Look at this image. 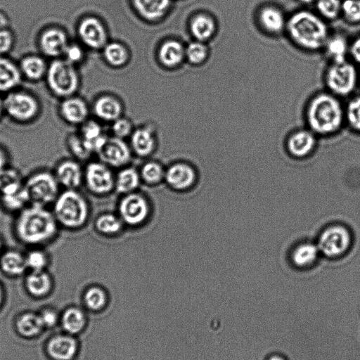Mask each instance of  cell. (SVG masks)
I'll use <instances>...</instances> for the list:
<instances>
[{"mask_svg":"<svg viewBox=\"0 0 360 360\" xmlns=\"http://www.w3.org/2000/svg\"><path fill=\"white\" fill-rule=\"evenodd\" d=\"M7 25V18L2 13L0 12V30H3Z\"/></svg>","mask_w":360,"mask_h":360,"instance_id":"cell-54","label":"cell"},{"mask_svg":"<svg viewBox=\"0 0 360 360\" xmlns=\"http://www.w3.org/2000/svg\"><path fill=\"white\" fill-rule=\"evenodd\" d=\"M349 41L340 32L330 33L323 51L330 63H340L347 60Z\"/></svg>","mask_w":360,"mask_h":360,"instance_id":"cell-23","label":"cell"},{"mask_svg":"<svg viewBox=\"0 0 360 360\" xmlns=\"http://www.w3.org/2000/svg\"><path fill=\"white\" fill-rule=\"evenodd\" d=\"M115 174L101 160L91 161L84 168V184L93 195L104 196L115 191Z\"/></svg>","mask_w":360,"mask_h":360,"instance_id":"cell-9","label":"cell"},{"mask_svg":"<svg viewBox=\"0 0 360 360\" xmlns=\"http://www.w3.org/2000/svg\"><path fill=\"white\" fill-rule=\"evenodd\" d=\"M307 127L316 135H332L345 124V105L341 98L328 91L314 94L304 108Z\"/></svg>","mask_w":360,"mask_h":360,"instance_id":"cell-2","label":"cell"},{"mask_svg":"<svg viewBox=\"0 0 360 360\" xmlns=\"http://www.w3.org/2000/svg\"><path fill=\"white\" fill-rule=\"evenodd\" d=\"M189 29L194 40L207 43L215 36L217 24L209 14L199 13L191 20Z\"/></svg>","mask_w":360,"mask_h":360,"instance_id":"cell-21","label":"cell"},{"mask_svg":"<svg viewBox=\"0 0 360 360\" xmlns=\"http://www.w3.org/2000/svg\"><path fill=\"white\" fill-rule=\"evenodd\" d=\"M62 323L64 329L70 333H79L85 324L83 313L77 308H70L63 314Z\"/></svg>","mask_w":360,"mask_h":360,"instance_id":"cell-41","label":"cell"},{"mask_svg":"<svg viewBox=\"0 0 360 360\" xmlns=\"http://www.w3.org/2000/svg\"><path fill=\"white\" fill-rule=\"evenodd\" d=\"M60 226L50 207L29 205L15 214L13 235L28 247H44L58 236Z\"/></svg>","mask_w":360,"mask_h":360,"instance_id":"cell-1","label":"cell"},{"mask_svg":"<svg viewBox=\"0 0 360 360\" xmlns=\"http://www.w3.org/2000/svg\"><path fill=\"white\" fill-rule=\"evenodd\" d=\"M349 56L353 63L360 65V35L349 41Z\"/></svg>","mask_w":360,"mask_h":360,"instance_id":"cell-50","label":"cell"},{"mask_svg":"<svg viewBox=\"0 0 360 360\" xmlns=\"http://www.w3.org/2000/svg\"><path fill=\"white\" fill-rule=\"evenodd\" d=\"M18 68L10 60L0 58V91H8L20 81Z\"/></svg>","mask_w":360,"mask_h":360,"instance_id":"cell-35","label":"cell"},{"mask_svg":"<svg viewBox=\"0 0 360 360\" xmlns=\"http://www.w3.org/2000/svg\"><path fill=\"white\" fill-rule=\"evenodd\" d=\"M0 270L9 276L24 274L27 271L25 252L15 248H5L0 256Z\"/></svg>","mask_w":360,"mask_h":360,"instance_id":"cell-19","label":"cell"},{"mask_svg":"<svg viewBox=\"0 0 360 360\" xmlns=\"http://www.w3.org/2000/svg\"><path fill=\"white\" fill-rule=\"evenodd\" d=\"M29 205L30 200L24 184L14 191L0 195V206L8 213L15 215Z\"/></svg>","mask_w":360,"mask_h":360,"instance_id":"cell-32","label":"cell"},{"mask_svg":"<svg viewBox=\"0 0 360 360\" xmlns=\"http://www.w3.org/2000/svg\"><path fill=\"white\" fill-rule=\"evenodd\" d=\"M30 205L51 207L61 189L53 171L36 170L24 179Z\"/></svg>","mask_w":360,"mask_h":360,"instance_id":"cell-5","label":"cell"},{"mask_svg":"<svg viewBox=\"0 0 360 360\" xmlns=\"http://www.w3.org/2000/svg\"><path fill=\"white\" fill-rule=\"evenodd\" d=\"M68 146L73 158L79 161L88 159L92 154L79 134L70 136L68 139Z\"/></svg>","mask_w":360,"mask_h":360,"instance_id":"cell-45","label":"cell"},{"mask_svg":"<svg viewBox=\"0 0 360 360\" xmlns=\"http://www.w3.org/2000/svg\"><path fill=\"white\" fill-rule=\"evenodd\" d=\"M63 117L70 123L83 124L87 120L89 108L86 103L78 97H68L60 105Z\"/></svg>","mask_w":360,"mask_h":360,"instance_id":"cell-25","label":"cell"},{"mask_svg":"<svg viewBox=\"0 0 360 360\" xmlns=\"http://www.w3.org/2000/svg\"><path fill=\"white\" fill-rule=\"evenodd\" d=\"M254 20L257 27L266 36L274 37L285 34L288 16L276 6L266 5L261 7Z\"/></svg>","mask_w":360,"mask_h":360,"instance_id":"cell-11","label":"cell"},{"mask_svg":"<svg viewBox=\"0 0 360 360\" xmlns=\"http://www.w3.org/2000/svg\"><path fill=\"white\" fill-rule=\"evenodd\" d=\"M79 134L92 153H97L108 138L100 124L95 121L86 120L83 123Z\"/></svg>","mask_w":360,"mask_h":360,"instance_id":"cell-28","label":"cell"},{"mask_svg":"<svg viewBox=\"0 0 360 360\" xmlns=\"http://www.w3.org/2000/svg\"><path fill=\"white\" fill-rule=\"evenodd\" d=\"M23 73L29 78L37 79L41 78L46 71L44 61L37 56H28L21 63Z\"/></svg>","mask_w":360,"mask_h":360,"instance_id":"cell-44","label":"cell"},{"mask_svg":"<svg viewBox=\"0 0 360 360\" xmlns=\"http://www.w3.org/2000/svg\"><path fill=\"white\" fill-rule=\"evenodd\" d=\"M105 62L114 68H120L129 60V53L127 47L118 41H108L102 49Z\"/></svg>","mask_w":360,"mask_h":360,"instance_id":"cell-33","label":"cell"},{"mask_svg":"<svg viewBox=\"0 0 360 360\" xmlns=\"http://www.w3.org/2000/svg\"><path fill=\"white\" fill-rule=\"evenodd\" d=\"M84 300L91 309L97 310L103 307L106 297L104 291L98 287H91L85 293Z\"/></svg>","mask_w":360,"mask_h":360,"instance_id":"cell-48","label":"cell"},{"mask_svg":"<svg viewBox=\"0 0 360 360\" xmlns=\"http://www.w3.org/2000/svg\"><path fill=\"white\" fill-rule=\"evenodd\" d=\"M43 326L40 316L32 313L22 315L17 322L18 331L25 337L37 335L41 332Z\"/></svg>","mask_w":360,"mask_h":360,"instance_id":"cell-39","label":"cell"},{"mask_svg":"<svg viewBox=\"0 0 360 360\" xmlns=\"http://www.w3.org/2000/svg\"><path fill=\"white\" fill-rule=\"evenodd\" d=\"M9 155L6 150L0 147V171L9 166Z\"/></svg>","mask_w":360,"mask_h":360,"instance_id":"cell-53","label":"cell"},{"mask_svg":"<svg viewBox=\"0 0 360 360\" xmlns=\"http://www.w3.org/2000/svg\"><path fill=\"white\" fill-rule=\"evenodd\" d=\"M64 54L66 57V60L72 65L79 62L84 56L82 49L77 44L68 45Z\"/></svg>","mask_w":360,"mask_h":360,"instance_id":"cell-49","label":"cell"},{"mask_svg":"<svg viewBox=\"0 0 360 360\" xmlns=\"http://www.w3.org/2000/svg\"><path fill=\"white\" fill-rule=\"evenodd\" d=\"M350 236L342 226H333L325 230L321 235L318 248L328 257H335L343 253L349 247Z\"/></svg>","mask_w":360,"mask_h":360,"instance_id":"cell-15","label":"cell"},{"mask_svg":"<svg viewBox=\"0 0 360 360\" xmlns=\"http://www.w3.org/2000/svg\"><path fill=\"white\" fill-rule=\"evenodd\" d=\"M25 257L27 270L30 271L46 270L51 263L50 255L44 247L28 248Z\"/></svg>","mask_w":360,"mask_h":360,"instance_id":"cell-36","label":"cell"},{"mask_svg":"<svg viewBox=\"0 0 360 360\" xmlns=\"http://www.w3.org/2000/svg\"><path fill=\"white\" fill-rule=\"evenodd\" d=\"M316 1V0H299L302 4H311V2Z\"/></svg>","mask_w":360,"mask_h":360,"instance_id":"cell-56","label":"cell"},{"mask_svg":"<svg viewBox=\"0 0 360 360\" xmlns=\"http://www.w3.org/2000/svg\"><path fill=\"white\" fill-rule=\"evenodd\" d=\"M25 285L35 297L46 295L52 288V278L46 270L30 271L25 278Z\"/></svg>","mask_w":360,"mask_h":360,"instance_id":"cell-30","label":"cell"},{"mask_svg":"<svg viewBox=\"0 0 360 360\" xmlns=\"http://www.w3.org/2000/svg\"><path fill=\"white\" fill-rule=\"evenodd\" d=\"M358 80V71L355 65L347 60L330 63L323 73L326 90L341 99L353 94Z\"/></svg>","mask_w":360,"mask_h":360,"instance_id":"cell-6","label":"cell"},{"mask_svg":"<svg viewBox=\"0 0 360 360\" xmlns=\"http://www.w3.org/2000/svg\"><path fill=\"white\" fill-rule=\"evenodd\" d=\"M134 128L132 122L127 118L121 116L118 119L111 122V132L112 136L124 139L130 137Z\"/></svg>","mask_w":360,"mask_h":360,"instance_id":"cell-47","label":"cell"},{"mask_svg":"<svg viewBox=\"0 0 360 360\" xmlns=\"http://www.w3.org/2000/svg\"><path fill=\"white\" fill-rule=\"evenodd\" d=\"M44 326H52L57 321V316L55 312L46 310L40 316Z\"/></svg>","mask_w":360,"mask_h":360,"instance_id":"cell-52","label":"cell"},{"mask_svg":"<svg viewBox=\"0 0 360 360\" xmlns=\"http://www.w3.org/2000/svg\"><path fill=\"white\" fill-rule=\"evenodd\" d=\"M1 300H2V289H1V286L0 285V304H1Z\"/></svg>","mask_w":360,"mask_h":360,"instance_id":"cell-58","label":"cell"},{"mask_svg":"<svg viewBox=\"0 0 360 360\" xmlns=\"http://www.w3.org/2000/svg\"><path fill=\"white\" fill-rule=\"evenodd\" d=\"M158 145L157 133L150 124H144L134 129L130 136V148L133 154L142 158L151 155Z\"/></svg>","mask_w":360,"mask_h":360,"instance_id":"cell-17","label":"cell"},{"mask_svg":"<svg viewBox=\"0 0 360 360\" xmlns=\"http://www.w3.org/2000/svg\"><path fill=\"white\" fill-rule=\"evenodd\" d=\"M137 13L148 21L159 20L168 12L171 0H133Z\"/></svg>","mask_w":360,"mask_h":360,"instance_id":"cell-24","label":"cell"},{"mask_svg":"<svg viewBox=\"0 0 360 360\" xmlns=\"http://www.w3.org/2000/svg\"><path fill=\"white\" fill-rule=\"evenodd\" d=\"M68 45L67 37L60 30H48L41 34L40 38L41 49L49 56H58L64 53Z\"/></svg>","mask_w":360,"mask_h":360,"instance_id":"cell-27","label":"cell"},{"mask_svg":"<svg viewBox=\"0 0 360 360\" xmlns=\"http://www.w3.org/2000/svg\"><path fill=\"white\" fill-rule=\"evenodd\" d=\"M316 13L326 22H333L341 17L340 0H316Z\"/></svg>","mask_w":360,"mask_h":360,"instance_id":"cell-40","label":"cell"},{"mask_svg":"<svg viewBox=\"0 0 360 360\" xmlns=\"http://www.w3.org/2000/svg\"><path fill=\"white\" fill-rule=\"evenodd\" d=\"M94 226L98 233L106 237L119 235L125 226L118 214L111 212H104L96 217Z\"/></svg>","mask_w":360,"mask_h":360,"instance_id":"cell-31","label":"cell"},{"mask_svg":"<svg viewBox=\"0 0 360 360\" xmlns=\"http://www.w3.org/2000/svg\"><path fill=\"white\" fill-rule=\"evenodd\" d=\"M139 171L142 183L148 186H155L164 182L165 167L156 160H148Z\"/></svg>","mask_w":360,"mask_h":360,"instance_id":"cell-34","label":"cell"},{"mask_svg":"<svg viewBox=\"0 0 360 360\" xmlns=\"http://www.w3.org/2000/svg\"><path fill=\"white\" fill-rule=\"evenodd\" d=\"M3 107H4L3 103H2L1 100L0 99V114H1Z\"/></svg>","mask_w":360,"mask_h":360,"instance_id":"cell-59","label":"cell"},{"mask_svg":"<svg viewBox=\"0 0 360 360\" xmlns=\"http://www.w3.org/2000/svg\"><path fill=\"white\" fill-rule=\"evenodd\" d=\"M151 205L143 193L135 191L121 196L117 214L127 226L136 228L145 224L150 217Z\"/></svg>","mask_w":360,"mask_h":360,"instance_id":"cell-7","label":"cell"},{"mask_svg":"<svg viewBox=\"0 0 360 360\" xmlns=\"http://www.w3.org/2000/svg\"><path fill=\"white\" fill-rule=\"evenodd\" d=\"M269 360H284V359H282L281 357L274 356H272L271 358H270Z\"/></svg>","mask_w":360,"mask_h":360,"instance_id":"cell-57","label":"cell"},{"mask_svg":"<svg viewBox=\"0 0 360 360\" xmlns=\"http://www.w3.org/2000/svg\"><path fill=\"white\" fill-rule=\"evenodd\" d=\"M130 146L124 139L115 136L108 137L97 153L99 159L111 168L127 166L132 157Z\"/></svg>","mask_w":360,"mask_h":360,"instance_id":"cell-12","label":"cell"},{"mask_svg":"<svg viewBox=\"0 0 360 360\" xmlns=\"http://www.w3.org/2000/svg\"><path fill=\"white\" fill-rule=\"evenodd\" d=\"M60 226L68 231L84 228L90 217V205L79 189H62L51 206Z\"/></svg>","mask_w":360,"mask_h":360,"instance_id":"cell-4","label":"cell"},{"mask_svg":"<svg viewBox=\"0 0 360 360\" xmlns=\"http://www.w3.org/2000/svg\"><path fill=\"white\" fill-rule=\"evenodd\" d=\"M345 124L360 132V95L351 98L345 105Z\"/></svg>","mask_w":360,"mask_h":360,"instance_id":"cell-43","label":"cell"},{"mask_svg":"<svg viewBox=\"0 0 360 360\" xmlns=\"http://www.w3.org/2000/svg\"><path fill=\"white\" fill-rule=\"evenodd\" d=\"M198 179L195 168L185 161H177L165 167L164 182L172 191L186 192L192 189Z\"/></svg>","mask_w":360,"mask_h":360,"instance_id":"cell-10","label":"cell"},{"mask_svg":"<svg viewBox=\"0 0 360 360\" xmlns=\"http://www.w3.org/2000/svg\"><path fill=\"white\" fill-rule=\"evenodd\" d=\"M316 144V134L309 129H298L290 134L287 141L289 152L295 156L309 154Z\"/></svg>","mask_w":360,"mask_h":360,"instance_id":"cell-18","label":"cell"},{"mask_svg":"<svg viewBox=\"0 0 360 360\" xmlns=\"http://www.w3.org/2000/svg\"><path fill=\"white\" fill-rule=\"evenodd\" d=\"M76 350L75 340L65 335L53 338L47 345L49 355L56 360H70L75 354Z\"/></svg>","mask_w":360,"mask_h":360,"instance_id":"cell-29","label":"cell"},{"mask_svg":"<svg viewBox=\"0 0 360 360\" xmlns=\"http://www.w3.org/2000/svg\"><path fill=\"white\" fill-rule=\"evenodd\" d=\"M3 105L11 117L20 121L32 119L38 110L36 100L22 92L9 94L3 102Z\"/></svg>","mask_w":360,"mask_h":360,"instance_id":"cell-16","label":"cell"},{"mask_svg":"<svg viewBox=\"0 0 360 360\" xmlns=\"http://www.w3.org/2000/svg\"><path fill=\"white\" fill-rule=\"evenodd\" d=\"M160 63L166 68L179 65L185 59V46L176 39H169L161 44L158 51Z\"/></svg>","mask_w":360,"mask_h":360,"instance_id":"cell-22","label":"cell"},{"mask_svg":"<svg viewBox=\"0 0 360 360\" xmlns=\"http://www.w3.org/2000/svg\"><path fill=\"white\" fill-rule=\"evenodd\" d=\"M4 250H5V248H4V239L2 238V237L0 235V256Z\"/></svg>","mask_w":360,"mask_h":360,"instance_id":"cell-55","label":"cell"},{"mask_svg":"<svg viewBox=\"0 0 360 360\" xmlns=\"http://www.w3.org/2000/svg\"><path fill=\"white\" fill-rule=\"evenodd\" d=\"M319 248L315 245L306 243L297 247L292 254V259L297 266H304L313 263L317 258Z\"/></svg>","mask_w":360,"mask_h":360,"instance_id":"cell-42","label":"cell"},{"mask_svg":"<svg viewBox=\"0 0 360 360\" xmlns=\"http://www.w3.org/2000/svg\"><path fill=\"white\" fill-rule=\"evenodd\" d=\"M13 44V37L10 32L0 30V54L7 52Z\"/></svg>","mask_w":360,"mask_h":360,"instance_id":"cell-51","label":"cell"},{"mask_svg":"<svg viewBox=\"0 0 360 360\" xmlns=\"http://www.w3.org/2000/svg\"><path fill=\"white\" fill-rule=\"evenodd\" d=\"M78 34L83 44L91 49H102L108 42L107 30L96 17L84 18L78 26Z\"/></svg>","mask_w":360,"mask_h":360,"instance_id":"cell-13","label":"cell"},{"mask_svg":"<svg viewBox=\"0 0 360 360\" xmlns=\"http://www.w3.org/2000/svg\"><path fill=\"white\" fill-rule=\"evenodd\" d=\"M53 172L62 189H79L84 183V168L75 158L60 160Z\"/></svg>","mask_w":360,"mask_h":360,"instance_id":"cell-14","label":"cell"},{"mask_svg":"<svg viewBox=\"0 0 360 360\" xmlns=\"http://www.w3.org/2000/svg\"><path fill=\"white\" fill-rule=\"evenodd\" d=\"M141 183L139 171L127 165L115 174V191L121 195L133 193L137 191Z\"/></svg>","mask_w":360,"mask_h":360,"instance_id":"cell-26","label":"cell"},{"mask_svg":"<svg viewBox=\"0 0 360 360\" xmlns=\"http://www.w3.org/2000/svg\"><path fill=\"white\" fill-rule=\"evenodd\" d=\"M94 112L103 122H112L122 115L123 107L118 98L111 95H103L94 102Z\"/></svg>","mask_w":360,"mask_h":360,"instance_id":"cell-20","label":"cell"},{"mask_svg":"<svg viewBox=\"0 0 360 360\" xmlns=\"http://www.w3.org/2000/svg\"><path fill=\"white\" fill-rule=\"evenodd\" d=\"M47 80L51 89L64 97L72 96L79 84L74 65L66 60H55L50 65L47 70Z\"/></svg>","mask_w":360,"mask_h":360,"instance_id":"cell-8","label":"cell"},{"mask_svg":"<svg viewBox=\"0 0 360 360\" xmlns=\"http://www.w3.org/2000/svg\"><path fill=\"white\" fill-rule=\"evenodd\" d=\"M21 173L10 165L0 171V195L14 191L23 186Z\"/></svg>","mask_w":360,"mask_h":360,"instance_id":"cell-37","label":"cell"},{"mask_svg":"<svg viewBox=\"0 0 360 360\" xmlns=\"http://www.w3.org/2000/svg\"><path fill=\"white\" fill-rule=\"evenodd\" d=\"M330 33L328 22L317 13L299 10L288 16L284 34L300 50L315 53L323 50Z\"/></svg>","mask_w":360,"mask_h":360,"instance_id":"cell-3","label":"cell"},{"mask_svg":"<svg viewBox=\"0 0 360 360\" xmlns=\"http://www.w3.org/2000/svg\"><path fill=\"white\" fill-rule=\"evenodd\" d=\"M341 17L349 24L360 23V0L342 1Z\"/></svg>","mask_w":360,"mask_h":360,"instance_id":"cell-46","label":"cell"},{"mask_svg":"<svg viewBox=\"0 0 360 360\" xmlns=\"http://www.w3.org/2000/svg\"><path fill=\"white\" fill-rule=\"evenodd\" d=\"M209 55L210 50L205 42L194 40L185 46V59L191 65L204 63Z\"/></svg>","mask_w":360,"mask_h":360,"instance_id":"cell-38","label":"cell"}]
</instances>
